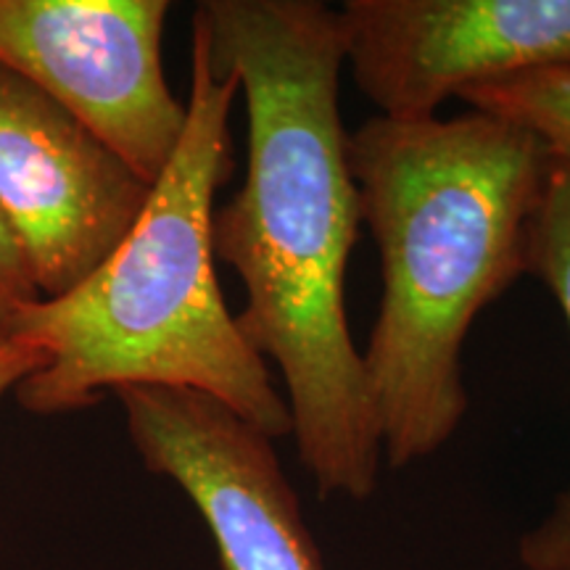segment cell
Segmentation results:
<instances>
[{
    "mask_svg": "<svg viewBox=\"0 0 570 570\" xmlns=\"http://www.w3.org/2000/svg\"><path fill=\"white\" fill-rule=\"evenodd\" d=\"M194 38L246 101L244 185L212 217L214 259L246 288L235 325L281 367L291 436L317 497L365 502L383 449L346 317L362 214L338 106V11L320 0H204Z\"/></svg>",
    "mask_w": 570,
    "mask_h": 570,
    "instance_id": "cell-1",
    "label": "cell"
},
{
    "mask_svg": "<svg viewBox=\"0 0 570 570\" xmlns=\"http://www.w3.org/2000/svg\"><path fill=\"white\" fill-rule=\"evenodd\" d=\"M169 9L167 0H0V67L154 185L188 122L161 67Z\"/></svg>",
    "mask_w": 570,
    "mask_h": 570,
    "instance_id": "cell-4",
    "label": "cell"
},
{
    "mask_svg": "<svg viewBox=\"0 0 570 570\" xmlns=\"http://www.w3.org/2000/svg\"><path fill=\"white\" fill-rule=\"evenodd\" d=\"M48 365V354L40 348L19 344L13 338H0V396L17 389L24 377Z\"/></svg>",
    "mask_w": 570,
    "mask_h": 570,
    "instance_id": "cell-11",
    "label": "cell"
},
{
    "mask_svg": "<svg viewBox=\"0 0 570 570\" xmlns=\"http://www.w3.org/2000/svg\"><path fill=\"white\" fill-rule=\"evenodd\" d=\"M529 275H537L558 298L570 331V169L554 161L544 196L531 223ZM525 570H570V487L539 525L518 544Z\"/></svg>",
    "mask_w": 570,
    "mask_h": 570,
    "instance_id": "cell-8",
    "label": "cell"
},
{
    "mask_svg": "<svg viewBox=\"0 0 570 570\" xmlns=\"http://www.w3.org/2000/svg\"><path fill=\"white\" fill-rule=\"evenodd\" d=\"M473 111L504 119L544 142L570 169V69H539L475 82L458 92Z\"/></svg>",
    "mask_w": 570,
    "mask_h": 570,
    "instance_id": "cell-9",
    "label": "cell"
},
{
    "mask_svg": "<svg viewBox=\"0 0 570 570\" xmlns=\"http://www.w3.org/2000/svg\"><path fill=\"white\" fill-rule=\"evenodd\" d=\"M148 473L202 512L223 570H325L275 441L227 404L190 389L114 391Z\"/></svg>",
    "mask_w": 570,
    "mask_h": 570,
    "instance_id": "cell-5",
    "label": "cell"
},
{
    "mask_svg": "<svg viewBox=\"0 0 570 570\" xmlns=\"http://www.w3.org/2000/svg\"><path fill=\"white\" fill-rule=\"evenodd\" d=\"M554 159L537 135L481 111L367 119L348 135L383 296L365 373L383 462L402 470L458 433L475 317L529 273L531 223Z\"/></svg>",
    "mask_w": 570,
    "mask_h": 570,
    "instance_id": "cell-2",
    "label": "cell"
},
{
    "mask_svg": "<svg viewBox=\"0 0 570 570\" xmlns=\"http://www.w3.org/2000/svg\"><path fill=\"white\" fill-rule=\"evenodd\" d=\"M238 80L190 35L188 122L132 230L96 273L19 312L9 338L48 354L17 386L32 415L92 407L127 386L209 394L273 441L294 433L267 362L240 336L217 281L214 196L230 177Z\"/></svg>",
    "mask_w": 570,
    "mask_h": 570,
    "instance_id": "cell-3",
    "label": "cell"
},
{
    "mask_svg": "<svg viewBox=\"0 0 570 570\" xmlns=\"http://www.w3.org/2000/svg\"><path fill=\"white\" fill-rule=\"evenodd\" d=\"M40 298L24 248H21L17 233L11 230L6 214L0 212V338H9L19 312Z\"/></svg>",
    "mask_w": 570,
    "mask_h": 570,
    "instance_id": "cell-10",
    "label": "cell"
},
{
    "mask_svg": "<svg viewBox=\"0 0 570 570\" xmlns=\"http://www.w3.org/2000/svg\"><path fill=\"white\" fill-rule=\"evenodd\" d=\"M151 185L40 88L0 67V212L42 298L96 273L132 230Z\"/></svg>",
    "mask_w": 570,
    "mask_h": 570,
    "instance_id": "cell-6",
    "label": "cell"
},
{
    "mask_svg": "<svg viewBox=\"0 0 570 570\" xmlns=\"http://www.w3.org/2000/svg\"><path fill=\"white\" fill-rule=\"evenodd\" d=\"M356 90L391 119L436 117L475 82L570 69V0H346Z\"/></svg>",
    "mask_w": 570,
    "mask_h": 570,
    "instance_id": "cell-7",
    "label": "cell"
}]
</instances>
